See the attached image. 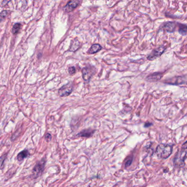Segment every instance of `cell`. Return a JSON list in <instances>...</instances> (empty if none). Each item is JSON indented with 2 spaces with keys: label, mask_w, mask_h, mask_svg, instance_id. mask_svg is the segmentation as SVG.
Returning a JSON list of instances; mask_svg holds the SVG:
<instances>
[{
  "label": "cell",
  "mask_w": 187,
  "mask_h": 187,
  "mask_svg": "<svg viewBox=\"0 0 187 187\" xmlns=\"http://www.w3.org/2000/svg\"><path fill=\"white\" fill-rule=\"evenodd\" d=\"M46 163V158H43L40 161L36 164L32 171V177L36 179L42 174Z\"/></svg>",
  "instance_id": "cell-2"
},
{
  "label": "cell",
  "mask_w": 187,
  "mask_h": 187,
  "mask_svg": "<svg viewBox=\"0 0 187 187\" xmlns=\"http://www.w3.org/2000/svg\"><path fill=\"white\" fill-rule=\"evenodd\" d=\"M102 47L99 44H94L89 49L88 53L90 54H93L95 53H98L102 49Z\"/></svg>",
  "instance_id": "cell-12"
},
{
  "label": "cell",
  "mask_w": 187,
  "mask_h": 187,
  "mask_svg": "<svg viewBox=\"0 0 187 187\" xmlns=\"http://www.w3.org/2000/svg\"><path fill=\"white\" fill-rule=\"evenodd\" d=\"M81 46L80 42L78 41L77 39H75L74 40L72 41L71 43L70 47L69 49V51L70 52H76L77 50Z\"/></svg>",
  "instance_id": "cell-11"
},
{
  "label": "cell",
  "mask_w": 187,
  "mask_h": 187,
  "mask_svg": "<svg viewBox=\"0 0 187 187\" xmlns=\"http://www.w3.org/2000/svg\"><path fill=\"white\" fill-rule=\"evenodd\" d=\"M68 71L69 74L71 75H73L76 73V69L74 66H72V67H70L68 69Z\"/></svg>",
  "instance_id": "cell-20"
},
{
  "label": "cell",
  "mask_w": 187,
  "mask_h": 187,
  "mask_svg": "<svg viewBox=\"0 0 187 187\" xmlns=\"http://www.w3.org/2000/svg\"><path fill=\"white\" fill-rule=\"evenodd\" d=\"M151 125H152V123H146V124H145V127H146V128H148V127H149V126H151Z\"/></svg>",
  "instance_id": "cell-24"
},
{
  "label": "cell",
  "mask_w": 187,
  "mask_h": 187,
  "mask_svg": "<svg viewBox=\"0 0 187 187\" xmlns=\"http://www.w3.org/2000/svg\"><path fill=\"white\" fill-rule=\"evenodd\" d=\"M165 50V48L163 46H160L158 48L153 50L151 53L147 57V59L149 60H154L160 57Z\"/></svg>",
  "instance_id": "cell-5"
},
{
  "label": "cell",
  "mask_w": 187,
  "mask_h": 187,
  "mask_svg": "<svg viewBox=\"0 0 187 187\" xmlns=\"http://www.w3.org/2000/svg\"><path fill=\"white\" fill-rule=\"evenodd\" d=\"M7 15H8V12L6 11H4L1 12L0 14V22L2 20H3Z\"/></svg>",
  "instance_id": "cell-19"
},
{
  "label": "cell",
  "mask_w": 187,
  "mask_h": 187,
  "mask_svg": "<svg viewBox=\"0 0 187 187\" xmlns=\"http://www.w3.org/2000/svg\"><path fill=\"white\" fill-rule=\"evenodd\" d=\"M73 91V85L69 83L59 89L58 94L60 97H66L70 95Z\"/></svg>",
  "instance_id": "cell-4"
},
{
  "label": "cell",
  "mask_w": 187,
  "mask_h": 187,
  "mask_svg": "<svg viewBox=\"0 0 187 187\" xmlns=\"http://www.w3.org/2000/svg\"><path fill=\"white\" fill-rule=\"evenodd\" d=\"M180 26L178 30L179 33L182 35L184 36L187 35V26L183 24H180Z\"/></svg>",
  "instance_id": "cell-15"
},
{
  "label": "cell",
  "mask_w": 187,
  "mask_h": 187,
  "mask_svg": "<svg viewBox=\"0 0 187 187\" xmlns=\"http://www.w3.org/2000/svg\"><path fill=\"white\" fill-rule=\"evenodd\" d=\"M186 152L185 151H182L178 153L174 161V164H175L176 166H182L184 165V158L186 157Z\"/></svg>",
  "instance_id": "cell-7"
},
{
  "label": "cell",
  "mask_w": 187,
  "mask_h": 187,
  "mask_svg": "<svg viewBox=\"0 0 187 187\" xmlns=\"http://www.w3.org/2000/svg\"><path fill=\"white\" fill-rule=\"evenodd\" d=\"M45 139H46V140L47 141V142H49L50 141L52 140V135L49 134V133H47L46 136H45Z\"/></svg>",
  "instance_id": "cell-21"
},
{
  "label": "cell",
  "mask_w": 187,
  "mask_h": 187,
  "mask_svg": "<svg viewBox=\"0 0 187 187\" xmlns=\"http://www.w3.org/2000/svg\"><path fill=\"white\" fill-rule=\"evenodd\" d=\"M163 77V74L159 72H155L149 75L147 77V80L150 82H156L159 81Z\"/></svg>",
  "instance_id": "cell-10"
},
{
  "label": "cell",
  "mask_w": 187,
  "mask_h": 187,
  "mask_svg": "<svg viewBox=\"0 0 187 187\" xmlns=\"http://www.w3.org/2000/svg\"><path fill=\"white\" fill-rule=\"evenodd\" d=\"M172 147L167 144H160L156 149V154L158 157L161 159H166L171 154Z\"/></svg>",
  "instance_id": "cell-1"
},
{
  "label": "cell",
  "mask_w": 187,
  "mask_h": 187,
  "mask_svg": "<svg viewBox=\"0 0 187 187\" xmlns=\"http://www.w3.org/2000/svg\"><path fill=\"white\" fill-rule=\"evenodd\" d=\"M182 148L183 149H187V141H186L185 143H184L182 145Z\"/></svg>",
  "instance_id": "cell-23"
},
{
  "label": "cell",
  "mask_w": 187,
  "mask_h": 187,
  "mask_svg": "<svg viewBox=\"0 0 187 187\" xmlns=\"http://www.w3.org/2000/svg\"><path fill=\"white\" fill-rule=\"evenodd\" d=\"M96 70L93 66L90 65L86 66L82 69V77L85 81H89L95 73Z\"/></svg>",
  "instance_id": "cell-3"
},
{
  "label": "cell",
  "mask_w": 187,
  "mask_h": 187,
  "mask_svg": "<svg viewBox=\"0 0 187 187\" xmlns=\"http://www.w3.org/2000/svg\"><path fill=\"white\" fill-rule=\"evenodd\" d=\"M175 24L174 22H167L164 26V28L169 32H173L175 30Z\"/></svg>",
  "instance_id": "cell-14"
},
{
  "label": "cell",
  "mask_w": 187,
  "mask_h": 187,
  "mask_svg": "<svg viewBox=\"0 0 187 187\" xmlns=\"http://www.w3.org/2000/svg\"><path fill=\"white\" fill-rule=\"evenodd\" d=\"M132 161H133V158H130V159H129V160H128V161L126 162L125 163V167H127L129 166L132 163Z\"/></svg>",
  "instance_id": "cell-22"
},
{
  "label": "cell",
  "mask_w": 187,
  "mask_h": 187,
  "mask_svg": "<svg viewBox=\"0 0 187 187\" xmlns=\"http://www.w3.org/2000/svg\"><path fill=\"white\" fill-rule=\"evenodd\" d=\"M95 130L93 129H87L83 130L79 132L78 134L76 135L77 137H87L89 138L91 137L94 134Z\"/></svg>",
  "instance_id": "cell-8"
},
{
  "label": "cell",
  "mask_w": 187,
  "mask_h": 187,
  "mask_svg": "<svg viewBox=\"0 0 187 187\" xmlns=\"http://www.w3.org/2000/svg\"><path fill=\"white\" fill-rule=\"evenodd\" d=\"M29 155V152L27 149H24L20 152L17 155V160L19 161H23L25 158H27Z\"/></svg>",
  "instance_id": "cell-13"
},
{
  "label": "cell",
  "mask_w": 187,
  "mask_h": 187,
  "mask_svg": "<svg viewBox=\"0 0 187 187\" xmlns=\"http://www.w3.org/2000/svg\"><path fill=\"white\" fill-rule=\"evenodd\" d=\"M185 79L184 77H176L172 78L170 79L169 80H167L166 83L168 84H175V85H179L182 84L185 82Z\"/></svg>",
  "instance_id": "cell-9"
},
{
  "label": "cell",
  "mask_w": 187,
  "mask_h": 187,
  "mask_svg": "<svg viewBox=\"0 0 187 187\" xmlns=\"http://www.w3.org/2000/svg\"><path fill=\"white\" fill-rule=\"evenodd\" d=\"M7 158V154H5L0 157V170H3L4 168L5 162Z\"/></svg>",
  "instance_id": "cell-16"
},
{
  "label": "cell",
  "mask_w": 187,
  "mask_h": 187,
  "mask_svg": "<svg viewBox=\"0 0 187 187\" xmlns=\"http://www.w3.org/2000/svg\"><path fill=\"white\" fill-rule=\"evenodd\" d=\"M79 1L78 0H70L64 8V11L70 12L73 11L79 5Z\"/></svg>",
  "instance_id": "cell-6"
},
{
  "label": "cell",
  "mask_w": 187,
  "mask_h": 187,
  "mask_svg": "<svg viewBox=\"0 0 187 187\" xmlns=\"http://www.w3.org/2000/svg\"><path fill=\"white\" fill-rule=\"evenodd\" d=\"M13 169L14 168L12 167L11 169L9 170L7 172V173H6V175H5V178H6V180H9V178H11L12 176L14 175V174L15 173V172H13V171H14Z\"/></svg>",
  "instance_id": "cell-18"
},
{
  "label": "cell",
  "mask_w": 187,
  "mask_h": 187,
  "mask_svg": "<svg viewBox=\"0 0 187 187\" xmlns=\"http://www.w3.org/2000/svg\"><path fill=\"white\" fill-rule=\"evenodd\" d=\"M21 28V24L20 23L15 24L12 29V32L13 34H17L19 31L20 30Z\"/></svg>",
  "instance_id": "cell-17"
}]
</instances>
